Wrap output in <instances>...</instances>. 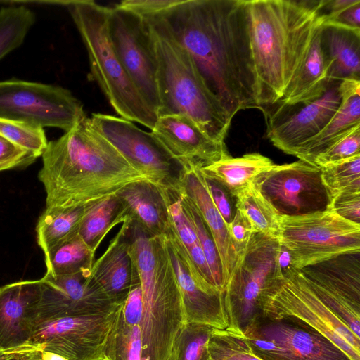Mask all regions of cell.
<instances>
[{
  "label": "cell",
  "mask_w": 360,
  "mask_h": 360,
  "mask_svg": "<svg viewBox=\"0 0 360 360\" xmlns=\"http://www.w3.org/2000/svg\"><path fill=\"white\" fill-rule=\"evenodd\" d=\"M161 18L231 120L258 108L245 0H181Z\"/></svg>",
  "instance_id": "obj_1"
},
{
  "label": "cell",
  "mask_w": 360,
  "mask_h": 360,
  "mask_svg": "<svg viewBox=\"0 0 360 360\" xmlns=\"http://www.w3.org/2000/svg\"><path fill=\"white\" fill-rule=\"evenodd\" d=\"M131 257L139 283L119 309L105 360H178L187 320L167 250L161 243H143Z\"/></svg>",
  "instance_id": "obj_2"
},
{
  "label": "cell",
  "mask_w": 360,
  "mask_h": 360,
  "mask_svg": "<svg viewBox=\"0 0 360 360\" xmlns=\"http://www.w3.org/2000/svg\"><path fill=\"white\" fill-rule=\"evenodd\" d=\"M41 156L38 178L46 193V212L83 206L130 183L150 181L86 115L60 138L49 141Z\"/></svg>",
  "instance_id": "obj_3"
},
{
  "label": "cell",
  "mask_w": 360,
  "mask_h": 360,
  "mask_svg": "<svg viewBox=\"0 0 360 360\" xmlns=\"http://www.w3.org/2000/svg\"><path fill=\"white\" fill-rule=\"evenodd\" d=\"M325 0H245L258 108L278 103L301 68Z\"/></svg>",
  "instance_id": "obj_4"
},
{
  "label": "cell",
  "mask_w": 360,
  "mask_h": 360,
  "mask_svg": "<svg viewBox=\"0 0 360 360\" xmlns=\"http://www.w3.org/2000/svg\"><path fill=\"white\" fill-rule=\"evenodd\" d=\"M145 21L157 63L158 117L186 115L210 139L224 143L231 120L207 86L193 58L161 18Z\"/></svg>",
  "instance_id": "obj_5"
},
{
  "label": "cell",
  "mask_w": 360,
  "mask_h": 360,
  "mask_svg": "<svg viewBox=\"0 0 360 360\" xmlns=\"http://www.w3.org/2000/svg\"><path fill=\"white\" fill-rule=\"evenodd\" d=\"M68 10L89 56L91 75L115 112L152 130L157 114L141 97L122 66L108 33L110 7L92 0L57 1Z\"/></svg>",
  "instance_id": "obj_6"
},
{
  "label": "cell",
  "mask_w": 360,
  "mask_h": 360,
  "mask_svg": "<svg viewBox=\"0 0 360 360\" xmlns=\"http://www.w3.org/2000/svg\"><path fill=\"white\" fill-rule=\"evenodd\" d=\"M259 317L286 320L335 344L350 360H360V338L314 293L297 269L277 277L266 289Z\"/></svg>",
  "instance_id": "obj_7"
},
{
  "label": "cell",
  "mask_w": 360,
  "mask_h": 360,
  "mask_svg": "<svg viewBox=\"0 0 360 360\" xmlns=\"http://www.w3.org/2000/svg\"><path fill=\"white\" fill-rule=\"evenodd\" d=\"M279 243L290 252L297 269L345 254L360 252V224L331 209L299 216H281Z\"/></svg>",
  "instance_id": "obj_8"
},
{
  "label": "cell",
  "mask_w": 360,
  "mask_h": 360,
  "mask_svg": "<svg viewBox=\"0 0 360 360\" xmlns=\"http://www.w3.org/2000/svg\"><path fill=\"white\" fill-rule=\"evenodd\" d=\"M278 239L255 233L226 286L224 299L230 330L242 331L259 316L262 297L278 277Z\"/></svg>",
  "instance_id": "obj_9"
},
{
  "label": "cell",
  "mask_w": 360,
  "mask_h": 360,
  "mask_svg": "<svg viewBox=\"0 0 360 360\" xmlns=\"http://www.w3.org/2000/svg\"><path fill=\"white\" fill-rule=\"evenodd\" d=\"M80 101L60 86L11 79L0 82V117L68 131L85 116Z\"/></svg>",
  "instance_id": "obj_10"
},
{
  "label": "cell",
  "mask_w": 360,
  "mask_h": 360,
  "mask_svg": "<svg viewBox=\"0 0 360 360\" xmlns=\"http://www.w3.org/2000/svg\"><path fill=\"white\" fill-rule=\"evenodd\" d=\"M122 304L91 315L37 323L30 342L40 344L68 360H105L109 337Z\"/></svg>",
  "instance_id": "obj_11"
},
{
  "label": "cell",
  "mask_w": 360,
  "mask_h": 360,
  "mask_svg": "<svg viewBox=\"0 0 360 360\" xmlns=\"http://www.w3.org/2000/svg\"><path fill=\"white\" fill-rule=\"evenodd\" d=\"M242 333L262 360H350L323 335L286 320L259 316Z\"/></svg>",
  "instance_id": "obj_12"
},
{
  "label": "cell",
  "mask_w": 360,
  "mask_h": 360,
  "mask_svg": "<svg viewBox=\"0 0 360 360\" xmlns=\"http://www.w3.org/2000/svg\"><path fill=\"white\" fill-rule=\"evenodd\" d=\"M253 184L281 216L321 212L329 205L321 167L303 160L274 164Z\"/></svg>",
  "instance_id": "obj_13"
},
{
  "label": "cell",
  "mask_w": 360,
  "mask_h": 360,
  "mask_svg": "<svg viewBox=\"0 0 360 360\" xmlns=\"http://www.w3.org/2000/svg\"><path fill=\"white\" fill-rule=\"evenodd\" d=\"M108 33L129 77L145 102L157 114L160 105L157 63L148 23L128 11L110 7Z\"/></svg>",
  "instance_id": "obj_14"
},
{
  "label": "cell",
  "mask_w": 360,
  "mask_h": 360,
  "mask_svg": "<svg viewBox=\"0 0 360 360\" xmlns=\"http://www.w3.org/2000/svg\"><path fill=\"white\" fill-rule=\"evenodd\" d=\"M299 271L320 300L360 338L359 252L342 255Z\"/></svg>",
  "instance_id": "obj_15"
},
{
  "label": "cell",
  "mask_w": 360,
  "mask_h": 360,
  "mask_svg": "<svg viewBox=\"0 0 360 360\" xmlns=\"http://www.w3.org/2000/svg\"><path fill=\"white\" fill-rule=\"evenodd\" d=\"M89 118L92 126L152 182L167 185L172 181L174 165H178L152 132L110 115L94 113Z\"/></svg>",
  "instance_id": "obj_16"
},
{
  "label": "cell",
  "mask_w": 360,
  "mask_h": 360,
  "mask_svg": "<svg viewBox=\"0 0 360 360\" xmlns=\"http://www.w3.org/2000/svg\"><path fill=\"white\" fill-rule=\"evenodd\" d=\"M41 281V297L35 324L66 316L91 315L117 305L103 292L91 276V270L51 276ZM34 324V325H35Z\"/></svg>",
  "instance_id": "obj_17"
},
{
  "label": "cell",
  "mask_w": 360,
  "mask_h": 360,
  "mask_svg": "<svg viewBox=\"0 0 360 360\" xmlns=\"http://www.w3.org/2000/svg\"><path fill=\"white\" fill-rule=\"evenodd\" d=\"M339 83L333 82L321 97L311 102L298 105L299 108L295 105L289 107L295 110L291 113L271 117L267 136L273 145L284 153L294 155L302 143L318 134L329 122L340 104Z\"/></svg>",
  "instance_id": "obj_18"
},
{
  "label": "cell",
  "mask_w": 360,
  "mask_h": 360,
  "mask_svg": "<svg viewBox=\"0 0 360 360\" xmlns=\"http://www.w3.org/2000/svg\"><path fill=\"white\" fill-rule=\"evenodd\" d=\"M151 132L180 168H200L229 155L225 143L210 139L184 115L158 117Z\"/></svg>",
  "instance_id": "obj_19"
},
{
  "label": "cell",
  "mask_w": 360,
  "mask_h": 360,
  "mask_svg": "<svg viewBox=\"0 0 360 360\" xmlns=\"http://www.w3.org/2000/svg\"><path fill=\"white\" fill-rule=\"evenodd\" d=\"M165 241L181 292L187 323L230 330L224 295L208 294L197 285L192 274L194 266L172 227L165 235Z\"/></svg>",
  "instance_id": "obj_20"
},
{
  "label": "cell",
  "mask_w": 360,
  "mask_h": 360,
  "mask_svg": "<svg viewBox=\"0 0 360 360\" xmlns=\"http://www.w3.org/2000/svg\"><path fill=\"white\" fill-rule=\"evenodd\" d=\"M41 297V281H21L0 288V350L30 342Z\"/></svg>",
  "instance_id": "obj_21"
},
{
  "label": "cell",
  "mask_w": 360,
  "mask_h": 360,
  "mask_svg": "<svg viewBox=\"0 0 360 360\" xmlns=\"http://www.w3.org/2000/svg\"><path fill=\"white\" fill-rule=\"evenodd\" d=\"M170 184L191 200L209 229L219 254L225 290L239 257L231 241L225 221L210 196L200 169L193 166L181 167L178 176Z\"/></svg>",
  "instance_id": "obj_22"
},
{
  "label": "cell",
  "mask_w": 360,
  "mask_h": 360,
  "mask_svg": "<svg viewBox=\"0 0 360 360\" xmlns=\"http://www.w3.org/2000/svg\"><path fill=\"white\" fill-rule=\"evenodd\" d=\"M129 224L122 223L104 253L94 261L91 276L105 295L115 303L122 304L139 278L129 252L127 231Z\"/></svg>",
  "instance_id": "obj_23"
},
{
  "label": "cell",
  "mask_w": 360,
  "mask_h": 360,
  "mask_svg": "<svg viewBox=\"0 0 360 360\" xmlns=\"http://www.w3.org/2000/svg\"><path fill=\"white\" fill-rule=\"evenodd\" d=\"M124 221L149 237L166 235L171 229L167 207L160 186L149 180L130 183L116 193ZM123 222V223H124Z\"/></svg>",
  "instance_id": "obj_24"
},
{
  "label": "cell",
  "mask_w": 360,
  "mask_h": 360,
  "mask_svg": "<svg viewBox=\"0 0 360 360\" xmlns=\"http://www.w3.org/2000/svg\"><path fill=\"white\" fill-rule=\"evenodd\" d=\"M340 104L326 126L302 143L294 156L314 165L315 158L360 125V79H346L339 83Z\"/></svg>",
  "instance_id": "obj_25"
},
{
  "label": "cell",
  "mask_w": 360,
  "mask_h": 360,
  "mask_svg": "<svg viewBox=\"0 0 360 360\" xmlns=\"http://www.w3.org/2000/svg\"><path fill=\"white\" fill-rule=\"evenodd\" d=\"M322 25L314 37L301 68L279 101L280 106L290 107L311 102L321 97L333 83L330 80V62L321 41Z\"/></svg>",
  "instance_id": "obj_26"
},
{
  "label": "cell",
  "mask_w": 360,
  "mask_h": 360,
  "mask_svg": "<svg viewBox=\"0 0 360 360\" xmlns=\"http://www.w3.org/2000/svg\"><path fill=\"white\" fill-rule=\"evenodd\" d=\"M321 36L330 62V82L360 79V30L324 22Z\"/></svg>",
  "instance_id": "obj_27"
},
{
  "label": "cell",
  "mask_w": 360,
  "mask_h": 360,
  "mask_svg": "<svg viewBox=\"0 0 360 360\" xmlns=\"http://www.w3.org/2000/svg\"><path fill=\"white\" fill-rule=\"evenodd\" d=\"M274 165L269 158L253 153L238 158L228 155L199 169L221 184L236 199L258 176Z\"/></svg>",
  "instance_id": "obj_28"
},
{
  "label": "cell",
  "mask_w": 360,
  "mask_h": 360,
  "mask_svg": "<svg viewBox=\"0 0 360 360\" xmlns=\"http://www.w3.org/2000/svg\"><path fill=\"white\" fill-rule=\"evenodd\" d=\"M124 221L121 202L116 193L88 204L79 235L95 253L108 232Z\"/></svg>",
  "instance_id": "obj_29"
},
{
  "label": "cell",
  "mask_w": 360,
  "mask_h": 360,
  "mask_svg": "<svg viewBox=\"0 0 360 360\" xmlns=\"http://www.w3.org/2000/svg\"><path fill=\"white\" fill-rule=\"evenodd\" d=\"M87 210L88 204L64 210L43 212L39 218L36 233L37 243L44 254L79 234Z\"/></svg>",
  "instance_id": "obj_30"
},
{
  "label": "cell",
  "mask_w": 360,
  "mask_h": 360,
  "mask_svg": "<svg viewBox=\"0 0 360 360\" xmlns=\"http://www.w3.org/2000/svg\"><path fill=\"white\" fill-rule=\"evenodd\" d=\"M94 255L77 234L44 254L45 274L56 276L91 270Z\"/></svg>",
  "instance_id": "obj_31"
},
{
  "label": "cell",
  "mask_w": 360,
  "mask_h": 360,
  "mask_svg": "<svg viewBox=\"0 0 360 360\" xmlns=\"http://www.w3.org/2000/svg\"><path fill=\"white\" fill-rule=\"evenodd\" d=\"M236 207L246 217L254 233L278 238L281 215L254 184L236 198Z\"/></svg>",
  "instance_id": "obj_32"
},
{
  "label": "cell",
  "mask_w": 360,
  "mask_h": 360,
  "mask_svg": "<svg viewBox=\"0 0 360 360\" xmlns=\"http://www.w3.org/2000/svg\"><path fill=\"white\" fill-rule=\"evenodd\" d=\"M35 19L34 13L25 6L0 9V59L23 43Z\"/></svg>",
  "instance_id": "obj_33"
},
{
  "label": "cell",
  "mask_w": 360,
  "mask_h": 360,
  "mask_svg": "<svg viewBox=\"0 0 360 360\" xmlns=\"http://www.w3.org/2000/svg\"><path fill=\"white\" fill-rule=\"evenodd\" d=\"M174 189L177 191L182 208L195 231L215 285L224 294V285L221 263L212 234L195 205L186 195L177 191L175 188Z\"/></svg>",
  "instance_id": "obj_34"
},
{
  "label": "cell",
  "mask_w": 360,
  "mask_h": 360,
  "mask_svg": "<svg viewBox=\"0 0 360 360\" xmlns=\"http://www.w3.org/2000/svg\"><path fill=\"white\" fill-rule=\"evenodd\" d=\"M321 169L329 204L341 193L360 192V155Z\"/></svg>",
  "instance_id": "obj_35"
},
{
  "label": "cell",
  "mask_w": 360,
  "mask_h": 360,
  "mask_svg": "<svg viewBox=\"0 0 360 360\" xmlns=\"http://www.w3.org/2000/svg\"><path fill=\"white\" fill-rule=\"evenodd\" d=\"M0 136L36 158L42 155L49 142L44 128L22 121L1 117Z\"/></svg>",
  "instance_id": "obj_36"
},
{
  "label": "cell",
  "mask_w": 360,
  "mask_h": 360,
  "mask_svg": "<svg viewBox=\"0 0 360 360\" xmlns=\"http://www.w3.org/2000/svg\"><path fill=\"white\" fill-rule=\"evenodd\" d=\"M209 352L214 360H262L252 351L240 330L214 329L209 342Z\"/></svg>",
  "instance_id": "obj_37"
},
{
  "label": "cell",
  "mask_w": 360,
  "mask_h": 360,
  "mask_svg": "<svg viewBox=\"0 0 360 360\" xmlns=\"http://www.w3.org/2000/svg\"><path fill=\"white\" fill-rule=\"evenodd\" d=\"M167 207L172 229L188 252L199 243L193 226L185 214L179 195L174 188L168 185H159Z\"/></svg>",
  "instance_id": "obj_38"
},
{
  "label": "cell",
  "mask_w": 360,
  "mask_h": 360,
  "mask_svg": "<svg viewBox=\"0 0 360 360\" xmlns=\"http://www.w3.org/2000/svg\"><path fill=\"white\" fill-rule=\"evenodd\" d=\"M214 330L205 325L188 323L180 337L178 360H211L209 342Z\"/></svg>",
  "instance_id": "obj_39"
},
{
  "label": "cell",
  "mask_w": 360,
  "mask_h": 360,
  "mask_svg": "<svg viewBox=\"0 0 360 360\" xmlns=\"http://www.w3.org/2000/svg\"><path fill=\"white\" fill-rule=\"evenodd\" d=\"M360 155V125L352 129L323 153L319 155L314 165L324 167Z\"/></svg>",
  "instance_id": "obj_40"
},
{
  "label": "cell",
  "mask_w": 360,
  "mask_h": 360,
  "mask_svg": "<svg viewBox=\"0 0 360 360\" xmlns=\"http://www.w3.org/2000/svg\"><path fill=\"white\" fill-rule=\"evenodd\" d=\"M181 0H124L115 6L128 11L144 20L163 17Z\"/></svg>",
  "instance_id": "obj_41"
},
{
  "label": "cell",
  "mask_w": 360,
  "mask_h": 360,
  "mask_svg": "<svg viewBox=\"0 0 360 360\" xmlns=\"http://www.w3.org/2000/svg\"><path fill=\"white\" fill-rule=\"evenodd\" d=\"M200 171L202 175L210 196L224 220L228 229L236 211V199L218 181L205 174L200 169Z\"/></svg>",
  "instance_id": "obj_42"
},
{
  "label": "cell",
  "mask_w": 360,
  "mask_h": 360,
  "mask_svg": "<svg viewBox=\"0 0 360 360\" xmlns=\"http://www.w3.org/2000/svg\"><path fill=\"white\" fill-rule=\"evenodd\" d=\"M0 360H68L44 349L40 344L28 342L0 350Z\"/></svg>",
  "instance_id": "obj_43"
},
{
  "label": "cell",
  "mask_w": 360,
  "mask_h": 360,
  "mask_svg": "<svg viewBox=\"0 0 360 360\" xmlns=\"http://www.w3.org/2000/svg\"><path fill=\"white\" fill-rule=\"evenodd\" d=\"M228 232L240 259L255 233L246 217L237 208L234 217L228 226Z\"/></svg>",
  "instance_id": "obj_44"
},
{
  "label": "cell",
  "mask_w": 360,
  "mask_h": 360,
  "mask_svg": "<svg viewBox=\"0 0 360 360\" xmlns=\"http://www.w3.org/2000/svg\"><path fill=\"white\" fill-rule=\"evenodd\" d=\"M328 209L346 220L360 224V192L340 194L330 202Z\"/></svg>",
  "instance_id": "obj_45"
},
{
  "label": "cell",
  "mask_w": 360,
  "mask_h": 360,
  "mask_svg": "<svg viewBox=\"0 0 360 360\" xmlns=\"http://www.w3.org/2000/svg\"><path fill=\"white\" fill-rule=\"evenodd\" d=\"M325 22L349 29L360 30V0L335 15L325 19Z\"/></svg>",
  "instance_id": "obj_46"
},
{
  "label": "cell",
  "mask_w": 360,
  "mask_h": 360,
  "mask_svg": "<svg viewBox=\"0 0 360 360\" xmlns=\"http://www.w3.org/2000/svg\"><path fill=\"white\" fill-rule=\"evenodd\" d=\"M30 155L34 156L0 136V163Z\"/></svg>",
  "instance_id": "obj_47"
},
{
  "label": "cell",
  "mask_w": 360,
  "mask_h": 360,
  "mask_svg": "<svg viewBox=\"0 0 360 360\" xmlns=\"http://www.w3.org/2000/svg\"><path fill=\"white\" fill-rule=\"evenodd\" d=\"M36 159L37 158L30 155L1 162L0 172L16 167L27 166L34 162Z\"/></svg>",
  "instance_id": "obj_48"
},
{
  "label": "cell",
  "mask_w": 360,
  "mask_h": 360,
  "mask_svg": "<svg viewBox=\"0 0 360 360\" xmlns=\"http://www.w3.org/2000/svg\"><path fill=\"white\" fill-rule=\"evenodd\" d=\"M211 360H214V359H211Z\"/></svg>",
  "instance_id": "obj_49"
},
{
  "label": "cell",
  "mask_w": 360,
  "mask_h": 360,
  "mask_svg": "<svg viewBox=\"0 0 360 360\" xmlns=\"http://www.w3.org/2000/svg\"></svg>",
  "instance_id": "obj_50"
}]
</instances>
